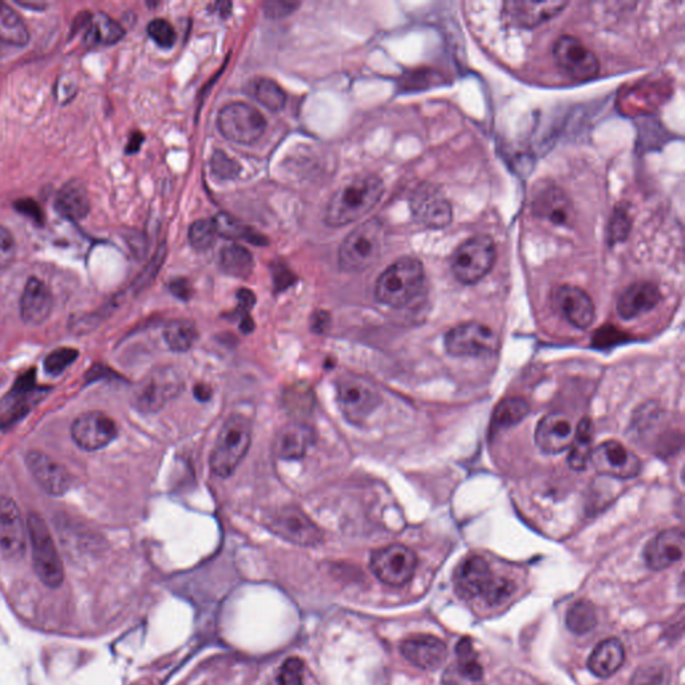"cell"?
Returning <instances> with one entry per match:
<instances>
[{
    "mask_svg": "<svg viewBox=\"0 0 685 685\" xmlns=\"http://www.w3.org/2000/svg\"><path fill=\"white\" fill-rule=\"evenodd\" d=\"M383 193L382 178L372 173L358 174L332 194L324 221L335 228L355 223L376 207Z\"/></svg>",
    "mask_w": 685,
    "mask_h": 685,
    "instance_id": "cell-1",
    "label": "cell"
},
{
    "mask_svg": "<svg viewBox=\"0 0 685 685\" xmlns=\"http://www.w3.org/2000/svg\"><path fill=\"white\" fill-rule=\"evenodd\" d=\"M425 284V268L414 257H402L379 276L375 296L384 306L406 307L421 293Z\"/></svg>",
    "mask_w": 685,
    "mask_h": 685,
    "instance_id": "cell-2",
    "label": "cell"
},
{
    "mask_svg": "<svg viewBox=\"0 0 685 685\" xmlns=\"http://www.w3.org/2000/svg\"><path fill=\"white\" fill-rule=\"evenodd\" d=\"M387 231L379 219L356 227L339 249V265L346 272H362L378 263L386 251Z\"/></svg>",
    "mask_w": 685,
    "mask_h": 685,
    "instance_id": "cell-3",
    "label": "cell"
},
{
    "mask_svg": "<svg viewBox=\"0 0 685 685\" xmlns=\"http://www.w3.org/2000/svg\"><path fill=\"white\" fill-rule=\"evenodd\" d=\"M252 441V425L243 415H232L224 423L211 454V469L221 478L235 473Z\"/></svg>",
    "mask_w": 685,
    "mask_h": 685,
    "instance_id": "cell-4",
    "label": "cell"
},
{
    "mask_svg": "<svg viewBox=\"0 0 685 685\" xmlns=\"http://www.w3.org/2000/svg\"><path fill=\"white\" fill-rule=\"evenodd\" d=\"M27 536L31 544V553H33L35 573L39 580L50 588H57L65 577L61 554L55 546L49 526L38 513L29 514Z\"/></svg>",
    "mask_w": 685,
    "mask_h": 685,
    "instance_id": "cell-5",
    "label": "cell"
},
{
    "mask_svg": "<svg viewBox=\"0 0 685 685\" xmlns=\"http://www.w3.org/2000/svg\"><path fill=\"white\" fill-rule=\"evenodd\" d=\"M496 259L497 249L492 237H471L455 249L451 271L462 284H475L492 271Z\"/></svg>",
    "mask_w": 685,
    "mask_h": 685,
    "instance_id": "cell-6",
    "label": "cell"
},
{
    "mask_svg": "<svg viewBox=\"0 0 685 685\" xmlns=\"http://www.w3.org/2000/svg\"><path fill=\"white\" fill-rule=\"evenodd\" d=\"M338 403L348 422L362 425L378 409L380 394L370 380L346 374L338 380Z\"/></svg>",
    "mask_w": 685,
    "mask_h": 685,
    "instance_id": "cell-7",
    "label": "cell"
},
{
    "mask_svg": "<svg viewBox=\"0 0 685 685\" xmlns=\"http://www.w3.org/2000/svg\"><path fill=\"white\" fill-rule=\"evenodd\" d=\"M217 126L228 141L251 145L263 136L267 129V121L263 114L251 105L233 102L221 109Z\"/></svg>",
    "mask_w": 685,
    "mask_h": 685,
    "instance_id": "cell-8",
    "label": "cell"
},
{
    "mask_svg": "<svg viewBox=\"0 0 685 685\" xmlns=\"http://www.w3.org/2000/svg\"><path fill=\"white\" fill-rule=\"evenodd\" d=\"M184 390V379L174 368H160L146 376L134 394V405L142 413H157Z\"/></svg>",
    "mask_w": 685,
    "mask_h": 685,
    "instance_id": "cell-9",
    "label": "cell"
},
{
    "mask_svg": "<svg viewBox=\"0 0 685 685\" xmlns=\"http://www.w3.org/2000/svg\"><path fill=\"white\" fill-rule=\"evenodd\" d=\"M553 58L558 69L573 81H591L600 73L599 58L572 35H562L554 42Z\"/></svg>",
    "mask_w": 685,
    "mask_h": 685,
    "instance_id": "cell-10",
    "label": "cell"
},
{
    "mask_svg": "<svg viewBox=\"0 0 685 685\" xmlns=\"http://www.w3.org/2000/svg\"><path fill=\"white\" fill-rule=\"evenodd\" d=\"M372 573L390 586H403L414 577L417 554L405 545L394 544L375 550L370 562Z\"/></svg>",
    "mask_w": 685,
    "mask_h": 685,
    "instance_id": "cell-11",
    "label": "cell"
},
{
    "mask_svg": "<svg viewBox=\"0 0 685 685\" xmlns=\"http://www.w3.org/2000/svg\"><path fill=\"white\" fill-rule=\"evenodd\" d=\"M268 528L277 537L300 546H315L323 540L322 530L295 506H284L268 518Z\"/></svg>",
    "mask_w": 685,
    "mask_h": 685,
    "instance_id": "cell-12",
    "label": "cell"
},
{
    "mask_svg": "<svg viewBox=\"0 0 685 685\" xmlns=\"http://www.w3.org/2000/svg\"><path fill=\"white\" fill-rule=\"evenodd\" d=\"M500 342L492 328L481 323H463L446 334V351L453 356H483L498 350Z\"/></svg>",
    "mask_w": 685,
    "mask_h": 685,
    "instance_id": "cell-13",
    "label": "cell"
},
{
    "mask_svg": "<svg viewBox=\"0 0 685 685\" xmlns=\"http://www.w3.org/2000/svg\"><path fill=\"white\" fill-rule=\"evenodd\" d=\"M45 393V388L37 384L35 371L21 376L10 393L0 401V429H6L21 421L33 409L35 403L41 401Z\"/></svg>",
    "mask_w": 685,
    "mask_h": 685,
    "instance_id": "cell-14",
    "label": "cell"
},
{
    "mask_svg": "<svg viewBox=\"0 0 685 685\" xmlns=\"http://www.w3.org/2000/svg\"><path fill=\"white\" fill-rule=\"evenodd\" d=\"M532 209L534 215L558 227H569L576 219L572 201L560 186L549 181L534 188Z\"/></svg>",
    "mask_w": 685,
    "mask_h": 685,
    "instance_id": "cell-15",
    "label": "cell"
},
{
    "mask_svg": "<svg viewBox=\"0 0 685 685\" xmlns=\"http://www.w3.org/2000/svg\"><path fill=\"white\" fill-rule=\"evenodd\" d=\"M591 461L597 473L613 478H635L641 470L640 459L617 441L601 443L592 451Z\"/></svg>",
    "mask_w": 685,
    "mask_h": 685,
    "instance_id": "cell-16",
    "label": "cell"
},
{
    "mask_svg": "<svg viewBox=\"0 0 685 685\" xmlns=\"http://www.w3.org/2000/svg\"><path fill=\"white\" fill-rule=\"evenodd\" d=\"M71 435L77 446L86 451L104 449L117 437V426L113 419L102 413L79 415L71 427Z\"/></svg>",
    "mask_w": 685,
    "mask_h": 685,
    "instance_id": "cell-17",
    "label": "cell"
},
{
    "mask_svg": "<svg viewBox=\"0 0 685 685\" xmlns=\"http://www.w3.org/2000/svg\"><path fill=\"white\" fill-rule=\"evenodd\" d=\"M27 529L13 498H0V550L10 560H18L26 552Z\"/></svg>",
    "mask_w": 685,
    "mask_h": 685,
    "instance_id": "cell-18",
    "label": "cell"
},
{
    "mask_svg": "<svg viewBox=\"0 0 685 685\" xmlns=\"http://www.w3.org/2000/svg\"><path fill=\"white\" fill-rule=\"evenodd\" d=\"M553 303L557 311L573 327L586 330L591 327L596 318V308L591 296L574 285H561L553 295Z\"/></svg>",
    "mask_w": 685,
    "mask_h": 685,
    "instance_id": "cell-19",
    "label": "cell"
},
{
    "mask_svg": "<svg viewBox=\"0 0 685 685\" xmlns=\"http://www.w3.org/2000/svg\"><path fill=\"white\" fill-rule=\"evenodd\" d=\"M494 574L485 558L467 557L454 572V589L462 600H474L485 595Z\"/></svg>",
    "mask_w": 685,
    "mask_h": 685,
    "instance_id": "cell-20",
    "label": "cell"
},
{
    "mask_svg": "<svg viewBox=\"0 0 685 685\" xmlns=\"http://www.w3.org/2000/svg\"><path fill=\"white\" fill-rule=\"evenodd\" d=\"M27 467L38 485L51 496H62L70 489L73 477L65 466L59 465L42 451H30L26 457Z\"/></svg>",
    "mask_w": 685,
    "mask_h": 685,
    "instance_id": "cell-21",
    "label": "cell"
},
{
    "mask_svg": "<svg viewBox=\"0 0 685 685\" xmlns=\"http://www.w3.org/2000/svg\"><path fill=\"white\" fill-rule=\"evenodd\" d=\"M566 2H506L502 6L505 21L518 29H534L557 17Z\"/></svg>",
    "mask_w": 685,
    "mask_h": 685,
    "instance_id": "cell-22",
    "label": "cell"
},
{
    "mask_svg": "<svg viewBox=\"0 0 685 685\" xmlns=\"http://www.w3.org/2000/svg\"><path fill=\"white\" fill-rule=\"evenodd\" d=\"M414 219L431 229H442L451 223V205L441 193L430 186H423L411 200Z\"/></svg>",
    "mask_w": 685,
    "mask_h": 685,
    "instance_id": "cell-23",
    "label": "cell"
},
{
    "mask_svg": "<svg viewBox=\"0 0 685 685\" xmlns=\"http://www.w3.org/2000/svg\"><path fill=\"white\" fill-rule=\"evenodd\" d=\"M403 657L415 667L434 671L447 659V647L442 640L430 635L409 637L401 645Z\"/></svg>",
    "mask_w": 685,
    "mask_h": 685,
    "instance_id": "cell-24",
    "label": "cell"
},
{
    "mask_svg": "<svg viewBox=\"0 0 685 685\" xmlns=\"http://www.w3.org/2000/svg\"><path fill=\"white\" fill-rule=\"evenodd\" d=\"M574 431L572 422L561 413L545 415L536 429L537 446L546 454H558L572 445Z\"/></svg>",
    "mask_w": 685,
    "mask_h": 685,
    "instance_id": "cell-25",
    "label": "cell"
},
{
    "mask_svg": "<svg viewBox=\"0 0 685 685\" xmlns=\"http://www.w3.org/2000/svg\"><path fill=\"white\" fill-rule=\"evenodd\" d=\"M684 533L680 529H669L653 538L645 549V561L653 570L669 568L683 558Z\"/></svg>",
    "mask_w": 685,
    "mask_h": 685,
    "instance_id": "cell-26",
    "label": "cell"
},
{
    "mask_svg": "<svg viewBox=\"0 0 685 685\" xmlns=\"http://www.w3.org/2000/svg\"><path fill=\"white\" fill-rule=\"evenodd\" d=\"M661 292L656 284L651 281H639L629 285L619 300H617V312L625 320L639 318L647 314L660 303Z\"/></svg>",
    "mask_w": 685,
    "mask_h": 685,
    "instance_id": "cell-27",
    "label": "cell"
},
{
    "mask_svg": "<svg viewBox=\"0 0 685 685\" xmlns=\"http://www.w3.org/2000/svg\"><path fill=\"white\" fill-rule=\"evenodd\" d=\"M53 295L38 277H30L23 289L21 298V316L23 322L30 326L45 323L53 311Z\"/></svg>",
    "mask_w": 685,
    "mask_h": 685,
    "instance_id": "cell-28",
    "label": "cell"
},
{
    "mask_svg": "<svg viewBox=\"0 0 685 685\" xmlns=\"http://www.w3.org/2000/svg\"><path fill=\"white\" fill-rule=\"evenodd\" d=\"M314 442V430L306 423L295 422L285 426L277 435L275 451L281 459H300Z\"/></svg>",
    "mask_w": 685,
    "mask_h": 685,
    "instance_id": "cell-29",
    "label": "cell"
},
{
    "mask_svg": "<svg viewBox=\"0 0 685 685\" xmlns=\"http://www.w3.org/2000/svg\"><path fill=\"white\" fill-rule=\"evenodd\" d=\"M625 660L624 645L619 639H607L601 641L593 649L591 657L588 659V668L593 675L607 679L615 675Z\"/></svg>",
    "mask_w": 685,
    "mask_h": 685,
    "instance_id": "cell-30",
    "label": "cell"
},
{
    "mask_svg": "<svg viewBox=\"0 0 685 685\" xmlns=\"http://www.w3.org/2000/svg\"><path fill=\"white\" fill-rule=\"evenodd\" d=\"M55 209L69 220H81L90 211L89 193L81 181L71 180L59 189Z\"/></svg>",
    "mask_w": 685,
    "mask_h": 685,
    "instance_id": "cell-31",
    "label": "cell"
},
{
    "mask_svg": "<svg viewBox=\"0 0 685 685\" xmlns=\"http://www.w3.org/2000/svg\"><path fill=\"white\" fill-rule=\"evenodd\" d=\"M85 27V41L90 45H114L125 35L120 23L104 13L87 15Z\"/></svg>",
    "mask_w": 685,
    "mask_h": 685,
    "instance_id": "cell-32",
    "label": "cell"
},
{
    "mask_svg": "<svg viewBox=\"0 0 685 685\" xmlns=\"http://www.w3.org/2000/svg\"><path fill=\"white\" fill-rule=\"evenodd\" d=\"M593 427L591 419L584 418L578 423L574 433L572 445H570L569 465L574 470H584L591 461Z\"/></svg>",
    "mask_w": 685,
    "mask_h": 685,
    "instance_id": "cell-33",
    "label": "cell"
},
{
    "mask_svg": "<svg viewBox=\"0 0 685 685\" xmlns=\"http://www.w3.org/2000/svg\"><path fill=\"white\" fill-rule=\"evenodd\" d=\"M30 34L26 23L7 3L0 2V41L25 46Z\"/></svg>",
    "mask_w": 685,
    "mask_h": 685,
    "instance_id": "cell-34",
    "label": "cell"
},
{
    "mask_svg": "<svg viewBox=\"0 0 685 685\" xmlns=\"http://www.w3.org/2000/svg\"><path fill=\"white\" fill-rule=\"evenodd\" d=\"M220 265L228 275L237 279H248L253 271V256L247 248L240 245H227L221 249Z\"/></svg>",
    "mask_w": 685,
    "mask_h": 685,
    "instance_id": "cell-35",
    "label": "cell"
},
{
    "mask_svg": "<svg viewBox=\"0 0 685 685\" xmlns=\"http://www.w3.org/2000/svg\"><path fill=\"white\" fill-rule=\"evenodd\" d=\"M597 625V612L588 601L580 600L570 605L566 612V627L574 635H586Z\"/></svg>",
    "mask_w": 685,
    "mask_h": 685,
    "instance_id": "cell-36",
    "label": "cell"
},
{
    "mask_svg": "<svg viewBox=\"0 0 685 685\" xmlns=\"http://www.w3.org/2000/svg\"><path fill=\"white\" fill-rule=\"evenodd\" d=\"M529 405L522 398H508L497 406L493 414L494 429H508L518 425L528 415Z\"/></svg>",
    "mask_w": 685,
    "mask_h": 685,
    "instance_id": "cell-37",
    "label": "cell"
},
{
    "mask_svg": "<svg viewBox=\"0 0 685 685\" xmlns=\"http://www.w3.org/2000/svg\"><path fill=\"white\" fill-rule=\"evenodd\" d=\"M253 94L261 105L271 112H279L287 102V94L281 89L279 83L269 78H259L253 83Z\"/></svg>",
    "mask_w": 685,
    "mask_h": 685,
    "instance_id": "cell-38",
    "label": "cell"
},
{
    "mask_svg": "<svg viewBox=\"0 0 685 685\" xmlns=\"http://www.w3.org/2000/svg\"><path fill=\"white\" fill-rule=\"evenodd\" d=\"M197 339V328L189 320H173L165 328L166 344L173 351H186Z\"/></svg>",
    "mask_w": 685,
    "mask_h": 685,
    "instance_id": "cell-39",
    "label": "cell"
},
{
    "mask_svg": "<svg viewBox=\"0 0 685 685\" xmlns=\"http://www.w3.org/2000/svg\"><path fill=\"white\" fill-rule=\"evenodd\" d=\"M213 223L216 225L217 233L224 237L243 239L257 245H263L265 243L263 236L253 232L252 229L245 227V225L240 224L239 221L233 219V217L229 215H225V213L217 215L215 219H213Z\"/></svg>",
    "mask_w": 685,
    "mask_h": 685,
    "instance_id": "cell-40",
    "label": "cell"
},
{
    "mask_svg": "<svg viewBox=\"0 0 685 685\" xmlns=\"http://www.w3.org/2000/svg\"><path fill=\"white\" fill-rule=\"evenodd\" d=\"M672 672L663 661L641 665L632 676L631 685H671Z\"/></svg>",
    "mask_w": 685,
    "mask_h": 685,
    "instance_id": "cell-41",
    "label": "cell"
},
{
    "mask_svg": "<svg viewBox=\"0 0 685 685\" xmlns=\"http://www.w3.org/2000/svg\"><path fill=\"white\" fill-rule=\"evenodd\" d=\"M457 656L459 669L466 679L479 681L482 679V667L478 663L477 652L474 651L473 643L470 639H462L457 645Z\"/></svg>",
    "mask_w": 685,
    "mask_h": 685,
    "instance_id": "cell-42",
    "label": "cell"
},
{
    "mask_svg": "<svg viewBox=\"0 0 685 685\" xmlns=\"http://www.w3.org/2000/svg\"><path fill=\"white\" fill-rule=\"evenodd\" d=\"M217 233L213 220H199L189 229V241L197 251H207L215 244Z\"/></svg>",
    "mask_w": 685,
    "mask_h": 685,
    "instance_id": "cell-43",
    "label": "cell"
},
{
    "mask_svg": "<svg viewBox=\"0 0 685 685\" xmlns=\"http://www.w3.org/2000/svg\"><path fill=\"white\" fill-rule=\"evenodd\" d=\"M78 358V351L74 348L61 347L51 352L45 359V370L47 374L58 376L65 372Z\"/></svg>",
    "mask_w": 685,
    "mask_h": 685,
    "instance_id": "cell-44",
    "label": "cell"
},
{
    "mask_svg": "<svg viewBox=\"0 0 685 685\" xmlns=\"http://www.w3.org/2000/svg\"><path fill=\"white\" fill-rule=\"evenodd\" d=\"M211 169L213 176L223 181L235 180V178L239 176L241 170L239 162L233 160V158L229 157L223 150H216V152L213 153Z\"/></svg>",
    "mask_w": 685,
    "mask_h": 685,
    "instance_id": "cell-45",
    "label": "cell"
},
{
    "mask_svg": "<svg viewBox=\"0 0 685 685\" xmlns=\"http://www.w3.org/2000/svg\"><path fill=\"white\" fill-rule=\"evenodd\" d=\"M148 33L150 38L157 43L162 49H170L176 43V30L165 19H153L149 23Z\"/></svg>",
    "mask_w": 685,
    "mask_h": 685,
    "instance_id": "cell-46",
    "label": "cell"
},
{
    "mask_svg": "<svg viewBox=\"0 0 685 685\" xmlns=\"http://www.w3.org/2000/svg\"><path fill=\"white\" fill-rule=\"evenodd\" d=\"M514 591V585L506 578L494 577L492 584H490L489 589L482 596L483 601L489 607H497L501 605L505 600H508Z\"/></svg>",
    "mask_w": 685,
    "mask_h": 685,
    "instance_id": "cell-47",
    "label": "cell"
},
{
    "mask_svg": "<svg viewBox=\"0 0 685 685\" xmlns=\"http://www.w3.org/2000/svg\"><path fill=\"white\" fill-rule=\"evenodd\" d=\"M277 685H303L304 663L298 657H291L281 665L277 673Z\"/></svg>",
    "mask_w": 685,
    "mask_h": 685,
    "instance_id": "cell-48",
    "label": "cell"
},
{
    "mask_svg": "<svg viewBox=\"0 0 685 685\" xmlns=\"http://www.w3.org/2000/svg\"><path fill=\"white\" fill-rule=\"evenodd\" d=\"M17 256V243L9 229L0 225V272L6 271Z\"/></svg>",
    "mask_w": 685,
    "mask_h": 685,
    "instance_id": "cell-49",
    "label": "cell"
},
{
    "mask_svg": "<svg viewBox=\"0 0 685 685\" xmlns=\"http://www.w3.org/2000/svg\"><path fill=\"white\" fill-rule=\"evenodd\" d=\"M298 6L293 2H267L264 3V13L268 18H283L293 13Z\"/></svg>",
    "mask_w": 685,
    "mask_h": 685,
    "instance_id": "cell-50",
    "label": "cell"
},
{
    "mask_svg": "<svg viewBox=\"0 0 685 685\" xmlns=\"http://www.w3.org/2000/svg\"><path fill=\"white\" fill-rule=\"evenodd\" d=\"M611 237L613 241H621L627 237L631 231V223L625 213H616L615 219L612 221Z\"/></svg>",
    "mask_w": 685,
    "mask_h": 685,
    "instance_id": "cell-51",
    "label": "cell"
},
{
    "mask_svg": "<svg viewBox=\"0 0 685 685\" xmlns=\"http://www.w3.org/2000/svg\"><path fill=\"white\" fill-rule=\"evenodd\" d=\"M273 277H275V284L277 288H287L288 285H291L293 283V277L292 273L289 272V269L287 267H284V265H275V268H273Z\"/></svg>",
    "mask_w": 685,
    "mask_h": 685,
    "instance_id": "cell-52",
    "label": "cell"
},
{
    "mask_svg": "<svg viewBox=\"0 0 685 685\" xmlns=\"http://www.w3.org/2000/svg\"><path fill=\"white\" fill-rule=\"evenodd\" d=\"M17 208H18L19 212L25 213L26 216H30L31 219H33L34 221H38V223H41L42 212H41V209H39L37 203H34V201H31V200L18 201Z\"/></svg>",
    "mask_w": 685,
    "mask_h": 685,
    "instance_id": "cell-53",
    "label": "cell"
},
{
    "mask_svg": "<svg viewBox=\"0 0 685 685\" xmlns=\"http://www.w3.org/2000/svg\"><path fill=\"white\" fill-rule=\"evenodd\" d=\"M170 291H172L174 296L182 300H188L190 298V293H192V288L188 281L184 279L173 280L170 283Z\"/></svg>",
    "mask_w": 685,
    "mask_h": 685,
    "instance_id": "cell-54",
    "label": "cell"
},
{
    "mask_svg": "<svg viewBox=\"0 0 685 685\" xmlns=\"http://www.w3.org/2000/svg\"><path fill=\"white\" fill-rule=\"evenodd\" d=\"M237 298H239V308L241 312L251 310L253 304H255V295H253L251 291H248V289H241Z\"/></svg>",
    "mask_w": 685,
    "mask_h": 685,
    "instance_id": "cell-55",
    "label": "cell"
},
{
    "mask_svg": "<svg viewBox=\"0 0 685 685\" xmlns=\"http://www.w3.org/2000/svg\"><path fill=\"white\" fill-rule=\"evenodd\" d=\"M328 320H330V316H328L326 312H318V314H315L314 316V323H312V327H314L316 332H322L326 330L328 326Z\"/></svg>",
    "mask_w": 685,
    "mask_h": 685,
    "instance_id": "cell-56",
    "label": "cell"
},
{
    "mask_svg": "<svg viewBox=\"0 0 685 685\" xmlns=\"http://www.w3.org/2000/svg\"><path fill=\"white\" fill-rule=\"evenodd\" d=\"M142 142H144V136H142L141 133H134L133 136L130 137L126 152L130 154L138 152V150L141 148Z\"/></svg>",
    "mask_w": 685,
    "mask_h": 685,
    "instance_id": "cell-57",
    "label": "cell"
},
{
    "mask_svg": "<svg viewBox=\"0 0 685 685\" xmlns=\"http://www.w3.org/2000/svg\"><path fill=\"white\" fill-rule=\"evenodd\" d=\"M194 394H196V397L200 399V401H207L209 397H211V390H209L208 386H204V384H199V386H196L194 388Z\"/></svg>",
    "mask_w": 685,
    "mask_h": 685,
    "instance_id": "cell-58",
    "label": "cell"
}]
</instances>
